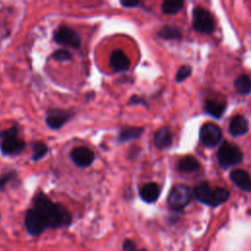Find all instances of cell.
<instances>
[{
    "label": "cell",
    "instance_id": "obj_1",
    "mask_svg": "<svg viewBox=\"0 0 251 251\" xmlns=\"http://www.w3.org/2000/svg\"><path fill=\"white\" fill-rule=\"evenodd\" d=\"M32 207L43 217L48 228L67 227L73 222V217L69 210L62 204L53 202L42 191L34 194Z\"/></svg>",
    "mask_w": 251,
    "mask_h": 251
},
{
    "label": "cell",
    "instance_id": "obj_2",
    "mask_svg": "<svg viewBox=\"0 0 251 251\" xmlns=\"http://www.w3.org/2000/svg\"><path fill=\"white\" fill-rule=\"evenodd\" d=\"M229 191L224 187H213L207 181H202L193 189L194 197L210 207H218L229 198Z\"/></svg>",
    "mask_w": 251,
    "mask_h": 251
},
{
    "label": "cell",
    "instance_id": "obj_3",
    "mask_svg": "<svg viewBox=\"0 0 251 251\" xmlns=\"http://www.w3.org/2000/svg\"><path fill=\"white\" fill-rule=\"evenodd\" d=\"M19 126L0 130V151L4 156H14L25 148V142L19 136Z\"/></svg>",
    "mask_w": 251,
    "mask_h": 251
},
{
    "label": "cell",
    "instance_id": "obj_4",
    "mask_svg": "<svg viewBox=\"0 0 251 251\" xmlns=\"http://www.w3.org/2000/svg\"><path fill=\"white\" fill-rule=\"evenodd\" d=\"M217 160L222 169H228L242 162L243 153L237 145L225 141L217 151Z\"/></svg>",
    "mask_w": 251,
    "mask_h": 251
},
{
    "label": "cell",
    "instance_id": "obj_5",
    "mask_svg": "<svg viewBox=\"0 0 251 251\" xmlns=\"http://www.w3.org/2000/svg\"><path fill=\"white\" fill-rule=\"evenodd\" d=\"M192 26L197 32L212 34L216 29V21L210 11L197 6L192 11Z\"/></svg>",
    "mask_w": 251,
    "mask_h": 251
},
{
    "label": "cell",
    "instance_id": "obj_6",
    "mask_svg": "<svg viewBox=\"0 0 251 251\" xmlns=\"http://www.w3.org/2000/svg\"><path fill=\"white\" fill-rule=\"evenodd\" d=\"M193 196V190L188 185L176 184L171 189L167 201L173 210L179 211L190 203Z\"/></svg>",
    "mask_w": 251,
    "mask_h": 251
},
{
    "label": "cell",
    "instance_id": "obj_7",
    "mask_svg": "<svg viewBox=\"0 0 251 251\" xmlns=\"http://www.w3.org/2000/svg\"><path fill=\"white\" fill-rule=\"evenodd\" d=\"M53 39L59 45L66 47L78 48L81 44L79 33L69 25H60L53 33Z\"/></svg>",
    "mask_w": 251,
    "mask_h": 251
},
{
    "label": "cell",
    "instance_id": "obj_8",
    "mask_svg": "<svg viewBox=\"0 0 251 251\" xmlns=\"http://www.w3.org/2000/svg\"><path fill=\"white\" fill-rule=\"evenodd\" d=\"M25 226L27 232L32 236H38L48 228L43 217L33 207L27 209L25 212Z\"/></svg>",
    "mask_w": 251,
    "mask_h": 251
},
{
    "label": "cell",
    "instance_id": "obj_9",
    "mask_svg": "<svg viewBox=\"0 0 251 251\" xmlns=\"http://www.w3.org/2000/svg\"><path fill=\"white\" fill-rule=\"evenodd\" d=\"M199 137L202 144L206 147H215L223 139V130L222 128L213 123H207L202 126Z\"/></svg>",
    "mask_w": 251,
    "mask_h": 251
},
{
    "label": "cell",
    "instance_id": "obj_10",
    "mask_svg": "<svg viewBox=\"0 0 251 251\" xmlns=\"http://www.w3.org/2000/svg\"><path fill=\"white\" fill-rule=\"evenodd\" d=\"M75 116L74 111L63 109H50L46 112L45 123L51 129L61 128L67 122Z\"/></svg>",
    "mask_w": 251,
    "mask_h": 251
},
{
    "label": "cell",
    "instance_id": "obj_11",
    "mask_svg": "<svg viewBox=\"0 0 251 251\" xmlns=\"http://www.w3.org/2000/svg\"><path fill=\"white\" fill-rule=\"evenodd\" d=\"M72 162L78 168H88L95 159L94 152L86 146H77L70 152Z\"/></svg>",
    "mask_w": 251,
    "mask_h": 251
},
{
    "label": "cell",
    "instance_id": "obj_12",
    "mask_svg": "<svg viewBox=\"0 0 251 251\" xmlns=\"http://www.w3.org/2000/svg\"><path fill=\"white\" fill-rule=\"evenodd\" d=\"M109 64H110L112 70L116 73L126 72L130 67V61H129L128 57L121 49H116L111 53L110 59H109Z\"/></svg>",
    "mask_w": 251,
    "mask_h": 251
},
{
    "label": "cell",
    "instance_id": "obj_13",
    "mask_svg": "<svg viewBox=\"0 0 251 251\" xmlns=\"http://www.w3.org/2000/svg\"><path fill=\"white\" fill-rule=\"evenodd\" d=\"M229 178L239 189L246 192L251 191V177L246 171L241 169L232 170L229 174Z\"/></svg>",
    "mask_w": 251,
    "mask_h": 251
},
{
    "label": "cell",
    "instance_id": "obj_14",
    "mask_svg": "<svg viewBox=\"0 0 251 251\" xmlns=\"http://www.w3.org/2000/svg\"><path fill=\"white\" fill-rule=\"evenodd\" d=\"M249 130V124L247 119L242 115H235L229 122L228 131L232 136H240L247 133Z\"/></svg>",
    "mask_w": 251,
    "mask_h": 251
},
{
    "label": "cell",
    "instance_id": "obj_15",
    "mask_svg": "<svg viewBox=\"0 0 251 251\" xmlns=\"http://www.w3.org/2000/svg\"><path fill=\"white\" fill-rule=\"evenodd\" d=\"M161 193L160 186L155 182H148L139 188V196L146 203H154Z\"/></svg>",
    "mask_w": 251,
    "mask_h": 251
},
{
    "label": "cell",
    "instance_id": "obj_16",
    "mask_svg": "<svg viewBox=\"0 0 251 251\" xmlns=\"http://www.w3.org/2000/svg\"><path fill=\"white\" fill-rule=\"evenodd\" d=\"M154 145L160 150H164L172 145L173 135L168 126L160 127L154 134Z\"/></svg>",
    "mask_w": 251,
    "mask_h": 251
},
{
    "label": "cell",
    "instance_id": "obj_17",
    "mask_svg": "<svg viewBox=\"0 0 251 251\" xmlns=\"http://www.w3.org/2000/svg\"><path fill=\"white\" fill-rule=\"evenodd\" d=\"M144 131L141 126H125L122 127L118 133L117 141L118 143H126L128 141L138 139Z\"/></svg>",
    "mask_w": 251,
    "mask_h": 251
},
{
    "label": "cell",
    "instance_id": "obj_18",
    "mask_svg": "<svg viewBox=\"0 0 251 251\" xmlns=\"http://www.w3.org/2000/svg\"><path fill=\"white\" fill-rule=\"evenodd\" d=\"M226 103L221 101L211 100V99H207L203 106L204 112L215 119H221L226 112Z\"/></svg>",
    "mask_w": 251,
    "mask_h": 251
},
{
    "label": "cell",
    "instance_id": "obj_19",
    "mask_svg": "<svg viewBox=\"0 0 251 251\" xmlns=\"http://www.w3.org/2000/svg\"><path fill=\"white\" fill-rule=\"evenodd\" d=\"M199 169V161L191 155L184 156L177 162V170L181 173H195Z\"/></svg>",
    "mask_w": 251,
    "mask_h": 251
},
{
    "label": "cell",
    "instance_id": "obj_20",
    "mask_svg": "<svg viewBox=\"0 0 251 251\" xmlns=\"http://www.w3.org/2000/svg\"><path fill=\"white\" fill-rule=\"evenodd\" d=\"M158 36L165 40H180L182 38L181 30L174 25H165L158 31Z\"/></svg>",
    "mask_w": 251,
    "mask_h": 251
},
{
    "label": "cell",
    "instance_id": "obj_21",
    "mask_svg": "<svg viewBox=\"0 0 251 251\" xmlns=\"http://www.w3.org/2000/svg\"><path fill=\"white\" fill-rule=\"evenodd\" d=\"M233 86L240 95H248L251 92V79L247 75H240L235 78Z\"/></svg>",
    "mask_w": 251,
    "mask_h": 251
},
{
    "label": "cell",
    "instance_id": "obj_22",
    "mask_svg": "<svg viewBox=\"0 0 251 251\" xmlns=\"http://www.w3.org/2000/svg\"><path fill=\"white\" fill-rule=\"evenodd\" d=\"M31 160L34 162L42 160L48 153V146L41 140H36L31 143Z\"/></svg>",
    "mask_w": 251,
    "mask_h": 251
},
{
    "label": "cell",
    "instance_id": "obj_23",
    "mask_svg": "<svg viewBox=\"0 0 251 251\" xmlns=\"http://www.w3.org/2000/svg\"><path fill=\"white\" fill-rule=\"evenodd\" d=\"M184 5L182 0H166L162 3V12L166 15H174L178 13Z\"/></svg>",
    "mask_w": 251,
    "mask_h": 251
},
{
    "label": "cell",
    "instance_id": "obj_24",
    "mask_svg": "<svg viewBox=\"0 0 251 251\" xmlns=\"http://www.w3.org/2000/svg\"><path fill=\"white\" fill-rule=\"evenodd\" d=\"M17 176L18 174H17V171L15 170H9L7 172H4L0 176V192L5 189L8 183L15 180L17 178Z\"/></svg>",
    "mask_w": 251,
    "mask_h": 251
},
{
    "label": "cell",
    "instance_id": "obj_25",
    "mask_svg": "<svg viewBox=\"0 0 251 251\" xmlns=\"http://www.w3.org/2000/svg\"><path fill=\"white\" fill-rule=\"evenodd\" d=\"M52 57H53V59H55L59 62H67V61L72 60L73 55L69 50H67L65 48H61V49H58L55 52H53Z\"/></svg>",
    "mask_w": 251,
    "mask_h": 251
},
{
    "label": "cell",
    "instance_id": "obj_26",
    "mask_svg": "<svg viewBox=\"0 0 251 251\" xmlns=\"http://www.w3.org/2000/svg\"><path fill=\"white\" fill-rule=\"evenodd\" d=\"M191 73H192V69L190 66H187V65L181 66L176 72V80L177 82H181V81L185 80L187 77H189L191 75Z\"/></svg>",
    "mask_w": 251,
    "mask_h": 251
},
{
    "label": "cell",
    "instance_id": "obj_27",
    "mask_svg": "<svg viewBox=\"0 0 251 251\" xmlns=\"http://www.w3.org/2000/svg\"><path fill=\"white\" fill-rule=\"evenodd\" d=\"M127 105H128V106H132V105H142V106L148 107V104H147L146 100H145L142 96H139V95H132V96L128 99Z\"/></svg>",
    "mask_w": 251,
    "mask_h": 251
},
{
    "label": "cell",
    "instance_id": "obj_28",
    "mask_svg": "<svg viewBox=\"0 0 251 251\" xmlns=\"http://www.w3.org/2000/svg\"><path fill=\"white\" fill-rule=\"evenodd\" d=\"M123 251H147L145 249H137L135 243L130 239H126L123 243Z\"/></svg>",
    "mask_w": 251,
    "mask_h": 251
},
{
    "label": "cell",
    "instance_id": "obj_29",
    "mask_svg": "<svg viewBox=\"0 0 251 251\" xmlns=\"http://www.w3.org/2000/svg\"><path fill=\"white\" fill-rule=\"evenodd\" d=\"M120 4L125 8H134L137 7L140 2L137 0H123L120 2Z\"/></svg>",
    "mask_w": 251,
    "mask_h": 251
}]
</instances>
